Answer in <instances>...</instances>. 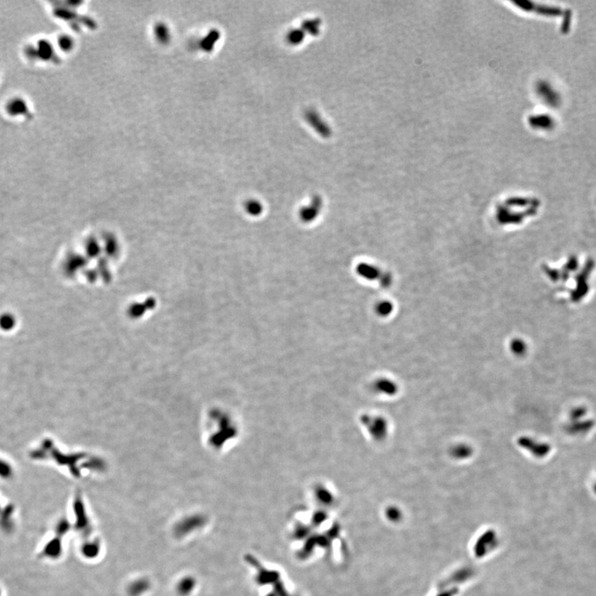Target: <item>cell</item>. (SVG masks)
I'll return each mask as SVG.
<instances>
[{"label":"cell","mask_w":596,"mask_h":596,"mask_svg":"<svg viewBox=\"0 0 596 596\" xmlns=\"http://www.w3.org/2000/svg\"><path fill=\"white\" fill-rule=\"evenodd\" d=\"M472 447L467 444H458L450 449V455L456 460H466L473 454Z\"/></svg>","instance_id":"obj_9"},{"label":"cell","mask_w":596,"mask_h":596,"mask_svg":"<svg viewBox=\"0 0 596 596\" xmlns=\"http://www.w3.org/2000/svg\"><path fill=\"white\" fill-rule=\"evenodd\" d=\"M376 390L379 391L380 394L383 395H396L397 391H398V387H397V384L394 382L393 380H380L377 381L376 385H375Z\"/></svg>","instance_id":"obj_10"},{"label":"cell","mask_w":596,"mask_h":596,"mask_svg":"<svg viewBox=\"0 0 596 596\" xmlns=\"http://www.w3.org/2000/svg\"><path fill=\"white\" fill-rule=\"evenodd\" d=\"M76 504V528L84 535H89L91 533L90 520L88 518L87 514H85V510L81 501H77Z\"/></svg>","instance_id":"obj_5"},{"label":"cell","mask_w":596,"mask_h":596,"mask_svg":"<svg viewBox=\"0 0 596 596\" xmlns=\"http://www.w3.org/2000/svg\"><path fill=\"white\" fill-rule=\"evenodd\" d=\"M246 209H247V211L252 215H258L263 210V206L259 202L251 200L246 205Z\"/></svg>","instance_id":"obj_14"},{"label":"cell","mask_w":596,"mask_h":596,"mask_svg":"<svg viewBox=\"0 0 596 596\" xmlns=\"http://www.w3.org/2000/svg\"><path fill=\"white\" fill-rule=\"evenodd\" d=\"M197 586V581L192 576H186L176 586L177 593L180 596H188L193 593Z\"/></svg>","instance_id":"obj_7"},{"label":"cell","mask_w":596,"mask_h":596,"mask_svg":"<svg viewBox=\"0 0 596 596\" xmlns=\"http://www.w3.org/2000/svg\"><path fill=\"white\" fill-rule=\"evenodd\" d=\"M43 552L45 555L50 558H57L59 556H61V552H62L61 538L56 537L52 540L50 541L44 548Z\"/></svg>","instance_id":"obj_8"},{"label":"cell","mask_w":596,"mask_h":596,"mask_svg":"<svg viewBox=\"0 0 596 596\" xmlns=\"http://www.w3.org/2000/svg\"><path fill=\"white\" fill-rule=\"evenodd\" d=\"M81 553L88 559L96 558L100 553V542L97 540L88 541L82 546Z\"/></svg>","instance_id":"obj_11"},{"label":"cell","mask_w":596,"mask_h":596,"mask_svg":"<svg viewBox=\"0 0 596 596\" xmlns=\"http://www.w3.org/2000/svg\"><path fill=\"white\" fill-rule=\"evenodd\" d=\"M366 424L372 436L377 440L385 439L388 433V423L381 416H369Z\"/></svg>","instance_id":"obj_3"},{"label":"cell","mask_w":596,"mask_h":596,"mask_svg":"<svg viewBox=\"0 0 596 596\" xmlns=\"http://www.w3.org/2000/svg\"><path fill=\"white\" fill-rule=\"evenodd\" d=\"M512 351L514 353L516 354L517 356H519V355H523L524 353L525 349H524V346H523L522 344L515 342L512 346Z\"/></svg>","instance_id":"obj_15"},{"label":"cell","mask_w":596,"mask_h":596,"mask_svg":"<svg viewBox=\"0 0 596 596\" xmlns=\"http://www.w3.org/2000/svg\"><path fill=\"white\" fill-rule=\"evenodd\" d=\"M3 110L10 119L27 121L33 119V111L29 103L22 96H12L3 105Z\"/></svg>","instance_id":"obj_1"},{"label":"cell","mask_w":596,"mask_h":596,"mask_svg":"<svg viewBox=\"0 0 596 596\" xmlns=\"http://www.w3.org/2000/svg\"><path fill=\"white\" fill-rule=\"evenodd\" d=\"M151 583L147 578H139L130 582L128 586L127 592L129 596H141L149 592Z\"/></svg>","instance_id":"obj_6"},{"label":"cell","mask_w":596,"mask_h":596,"mask_svg":"<svg viewBox=\"0 0 596 596\" xmlns=\"http://www.w3.org/2000/svg\"><path fill=\"white\" fill-rule=\"evenodd\" d=\"M14 317L10 314H3L0 317V328L9 331L14 326Z\"/></svg>","instance_id":"obj_13"},{"label":"cell","mask_w":596,"mask_h":596,"mask_svg":"<svg viewBox=\"0 0 596 596\" xmlns=\"http://www.w3.org/2000/svg\"><path fill=\"white\" fill-rule=\"evenodd\" d=\"M518 445L536 456H544L549 451V446L543 443L538 442L532 438L522 436L518 440Z\"/></svg>","instance_id":"obj_4"},{"label":"cell","mask_w":596,"mask_h":596,"mask_svg":"<svg viewBox=\"0 0 596 596\" xmlns=\"http://www.w3.org/2000/svg\"><path fill=\"white\" fill-rule=\"evenodd\" d=\"M312 206H308L307 208H304L301 212V215L302 218L305 221H311L312 219H314L315 217L318 214L319 208L321 206V203H320V199H316L314 201L312 202Z\"/></svg>","instance_id":"obj_12"},{"label":"cell","mask_w":596,"mask_h":596,"mask_svg":"<svg viewBox=\"0 0 596 596\" xmlns=\"http://www.w3.org/2000/svg\"><path fill=\"white\" fill-rule=\"evenodd\" d=\"M206 523V518L201 514H192L182 518L173 527V534L178 538H183L200 529Z\"/></svg>","instance_id":"obj_2"}]
</instances>
